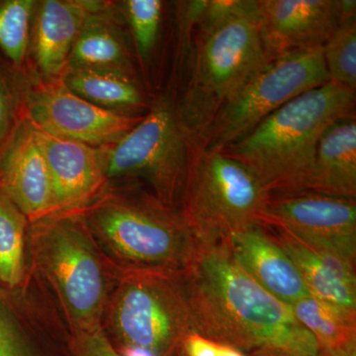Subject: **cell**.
I'll use <instances>...</instances> for the list:
<instances>
[{"instance_id": "obj_1", "label": "cell", "mask_w": 356, "mask_h": 356, "mask_svg": "<svg viewBox=\"0 0 356 356\" xmlns=\"http://www.w3.org/2000/svg\"><path fill=\"white\" fill-rule=\"evenodd\" d=\"M180 278L194 332L247 355L266 348L318 355L315 339L291 307L259 286L224 245L202 248Z\"/></svg>"}, {"instance_id": "obj_2", "label": "cell", "mask_w": 356, "mask_h": 356, "mask_svg": "<svg viewBox=\"0 0 356 356\" xmlns=\"http://www.w3.org/2000/svg\"><path fill=\"white\" fill-rule=\"evenodd\" d=\"M79 213L119 273L179 276L202 250L179 210L140 185L108 186Z\"/></svg>"}, {"instance_id": "obj_3", "label": "cell", "mask_w": 356, "mask_h": 356, "mask_svg": "<svg viewBox=\"0 0 356 356\" xmlns=\"http://www.w3.org/2000/svg\"><path fill=\"white\" fill-rule=\"evenodd\" d=\"M355 109V91L330 81L293 98L221 153L247 166L270 199L305 193L321 136Z\"/></svg>"}, {"instance_id": "obj_4", "label": "cell", "mask_w": 356, "mask_h": 356, "mask_svg": "<svg viewBox=\"0 0 356 356\" xmlns=\"http://www.w3.org/2000/svg\"><path fill=\"white\" fill-rule=\"evenodd\" d=\"M28 254L58 299L70 332L102 325L118 271L107 261L79 212L30 222Z\"/></svg>"}, {"instance_id": "obj_5", "label": "cell", "mask_w": 356, "mask_h": 356, "mask_svg": "<svg viewBox=\"0 0 356 356\" xmlns=\"http://www.w3.org/2000/svg\"><path fill=\"white\" fill-rule=\"evenodd\" d=\"M102 327L123 355H177L185 337L194 332L180 275L119 274Z\"/></svg>"}, {"instance_id": "obj_6", "label": "cell", "mask_w": 356, "mask_h": 356, "mask_svg": "<svg viewBox=\"0 0 356 356\" xmlns=\"http://www.w3.org/2000/svg\"><path fill=\"white\" fill-rule=\"evenodd\" d=\"M189 143L178 210L200 247L225 245L236 232L261 224L270 196L254 173L226 154L201 151Z\"/></svg>"}, {"instance_id": "obj_7", "label": "cell", "mask_w": 356, "mask_h": 356, "mask_svg": "<svg viewBox=\"0 0 356 356\" xmlns=\"http://www.w3.org/2000/svg\"><path fill=\"white\" fill-rule=\"evenodd\" d=\"M271 60L262 41L257 6L200 37L195 67L178 119L189 139Z\"/></svg>"}, {"instance_id": "obj_8", "label": "cell", "mask_w": 356, "mask_h": 356, "mask_svg": "<svg viewBox=\"0 0 356 356\" xmlns=\"http://www.w3.org/2000/svg\"><path fill=\"white\" fill-rule=\"evenodd\" d=\"M100 152L109 185L114 179L144 182L154 197L178 209L191 143L170 100L159 99L130 132Z\"/></svg>"}, {"instance_id": "obj_9", "label": "cell", "mask_w": 356, "mask_h": 356, "mask_svg": "<svg viewBox=\"0 0 356 356\" xmlns=\"http://www.w3.org/2000/svg\"><path fill=\"white\" fill-rule=\"evenodd\" d=\"M323 50L324 47L295 51L270 60L189 139L192 144L201 151L220 153L293 98L330 83Z\"/></svg>"}, {"instance_id": "obj_10", "label": "cell", "mask_w": 356, "mask_h": 356, "mask_svg": "<svg viewBox=\"0 0 356 356\" xmlns=\"http://www.w3.org/2000/svg\"><path fill=\"white\" fill-rule=\"evenodd\" d=\"M24 111L44 132L97 149L120 140L144 117L96 106L72 92L60 77L43 79L28 88Z\"/></svg>"}, {"instance_id": "obj_11", "label": "cell", "mask_w": 356, "mask_h": 356, "mask_svg": "<svg viewBox=\"0 0 356 356\" xmlns=\"http://www.w3.org/2000/svg\"><path fill=\"white\" fill-rule=\"evenodd\" d=\"M262 222L280 227L312 250L356 264V200L313 192L273 198Z\"/></svg>"}, {"instance_id": "obj_12", "label": "cell", "mask_w": 356, "mask_h": 356, "mask_svg": "<svg viewBox=\"0 0 356 356\" xmlns=\"http://www.w3.org/2000/svg\"><path fill=\"white\" fill-rule=\"evenodd\" d=\"M0 193L30 222L56 213L43 147L24 109L0 144Z\"/></svg>"}, {"instance_id": "obj_13", "label": "cell", "mask_w": 356, "mask_h": 356, "mask_svg": "<svg viewBox=\"0 0 356 356\" xmlns=\"http://www.w3.org/2000/svg\"><path fill=\"white\" fill-rule=\"evenodd\" d=\"M262 41L271 60L324 47L341 24V0H257Z\"/></svg>"}, {"instance_id": "obj_14", "label": "cell", "mask_w": 356, "mask_h": 356, "mask_svg": "<svg viewBox=\"0 0 356 356\" xmlns=\"http://www.w3.org/2000/svg\"><path fill=\"white\" fill-rule=\"evenodd\" d=\"M36 129L48 166L56 213L84 209L109 186L100 149Z\"/></svg>"}, {"instance_id": "obj_15", "label": "cell", "mask_w": 356, "mask_h": 356, "mask_svg": "<svg viewBox=\"0 0 356 356\" xmlns=\"http://www.w3.org/2000/svg\"><path fill=\"white\" fill-rule=\"evenodd\" d=\"M224 245L250 278L286 305L310 294L297 267L262 222L236 232Z\"/></svg>"}, {"instance_id": "obj_16", "label": "cell", "mask_w": 356, "mask_h": 356, "mask_svg": "<svg viewBox=\"0 0 356 356\" xmlns=\"http://www.w3.org/2000/svg\"><path fill=\"white\" fill-rule=\"evenodd\" d=\"M105 6L104 2L81 0H44L39 4L35 56L44 79L62 76L84 22Z\"/></svg>"}, {"instance_id": "obj_17", "label": "cell", "mask_w": 356, "mask_h": 356, "mask_svg": "<svg viewBox=\"0 0 356 356\" xmlns=\"http://www.w3.org/2000/svg\"><path fill=\"white\" fill-rule=\"evenodd\" d=\"M307 192L356 200L355 116L334 121L321 136Z\"/></svg>"}, {"instance_id": "obj_18", "label": "cell", "mask_w": 356, "mask_h": 356, "mask_svg": "<svg viewBox=\"0 0 356 356\" xmlns=\"http://www.w3.org/2000/svg\"><path fill=\"white\" fill-rule=\"evenodd\" d=\"M67 67L107 70L131 76L132 65L125 40L106 6L91 13L84 22L72 47Z\"/></svg>"}, {"instance_id": "obj_19", "label": "cell", "mask_w": 356, "mask_h": 356, "mask_svg": "<svg viewBox=\"0 0 356 356\" xmlns=\"http://www.w3.org/2000/svg\"><path fill=\"white\" fill-rule=\"evenodd\" d=\"M298 269L312 296L356 315V288L348 286L311 248L280 227L264 224Z\"/></svg>"}, {"instance_id": "obj_20", "label": "cell", "mask_w": 356, "mask_h": 356, "mask_svg": "<svg viewBox=\"0 0 356 356\" xmlns=\"http://www.w3.org/2000/svg\"><path fill=\"white\" fill-rule=\"evenodd\" d=\"M60 79L74 95L110 111L129 114L127 110L143 104L142 95L132 76L126 74L67 67Z\"/></svg>"}, {"instance_id": "obj_21", "label": "cell", "mask_w": 356, "mask_h": 356, "mask_svg": "<svg viewBox=\"0 0 356 356\" xmlns=\"http://www.w3.org/2000/svg\"><path fill=\"white\" fill-rule=\"evenodd\" d=\"M293 314L317 343L320 355H330L356 344V315L311 294L293 303Z\"/></svg>"}, {"instance_id": "obj_22", "label": "cell", "mask_w": 356, "mask_h": 356, "mask_svg": "<svg viewBox=\"0 0 356 356\" xmlns=\"http://www.w3.org/2000/svg\"><path fill=\"white\" fill-rule=\"evenodd\" d=\"M30 222L0 193V287L19 292L29 274L28 229Z\"/></svg>"}, {"instance_id": "obj_23", "label": "cell", "mask_w": 356, "mask_h": 356, "mask_svg": "<svg viewBox=\"0 0 356 356\" xmlns=\"http://www.w3.org/2000/svg\"><path fill=\"white\" fill-rule=\"evenodd\" d=\"M330 81L356 90L355 15L343 16L341 24L324 46Z\"/></svg>"}, {"instance_id": "obj_24", "label": "cell", "mask_w": 356, "mask_h": 356, "mask_svg": "<svg viewBox=\"0 0 356 356\" xmlns=\"http://www.w3.org/2000/svg\"><path fill=\"white\" fill-rule=\"evenodd\" d=\"M17 294L0 287V356H42L33 341Z\"/></svg>"}, {"instance_id": "obj_25", "label": "cell", "mask_w": 356, "mask_h": 356, "mask_svg": "<svg viewBox=\"0 0 356 356\" xmlns=\"http://www.w3.org/2000/svg\"><path fill=\"white\" fill-rule=\"evenodd\" d=\"M36 2L8 0L0 3V50L15 67L25 60L30 22Z\"/></svg>"}, {"instance_id": "obj_26", "label": "cell", "mask_w": 356, "mask_h": 356, "mask_svg": "<svg viewBox=\"0 0 356 356\" xmlns=\"http://www.w3.org/2000/svg\"><path fill=\"white\" fill-rule=\"evenodd\" d=\"M125 6L136 46L140 55L147 58L153 51L158 38L163 2L159 0H129Z\"/></svg>"}, {"instance_id": "obj_27", "label": "cell", "mask_w": 356, "mask_h": 356, "mask_svg": "<svg viewBox=\"0 0 356 356\" xmlns=\"http://www.w3.org/2000/svg\"><path fill=\"white\" fill-rule=\"evenodd\" d=\"M69 356H124L109 341L102 325L70 332Z\"/></svg>"}, {"instance_id": "obj_28", "label": "cell", "mask_w": 356, "mask_h": 356, "mask_svg": "<svg viewBox=\"0 0 356 356\" xmlns=\"http://www.w3.org/2000/svg\"><path fill=\"white\" fill-rule=\"evenodd\" d=\"M257 6V0H210L206 3L199 24L200 37L209 34L225 22L248 13Z\"/></svg>"}, {"instance_id": "obj_29", "label": "cell", "mask_w": 356, "mask_h": 356, "mask_svg": "<svg viewBox=\"0 0 356 356\" xmlns=\"http://www.w3.org/2000/svg\"><path fill=\"white\" fill-rule=\"evenodd\" d=\"M10 74L0 69V144L24 109L25 95L18 92Z\"/></svg>"}, {"instance_id": "obj_30", "label": "cell", "mask_w": 356, "mask_h": 356, "mask_svg": "<svg viewBox=\"0 0 356 356\" xmlns=\"http://www.w3.org/2000/svg\"><path fill=\"white\" fill-rule=\"evenodd\" d=\"M180 351L184 356H219L218 343L200 336L197 332H192L185 337Z\"/></svg>"}, {"instance_id": "obj_31", "label": "cell", "mask_w": 356, "mask_h": 356, "mask_svg": "<svg viewBox=\"0 0 356 356\" xmlns=\"http://www.w3.org/2000/svg\"><path fill=\"white\" fill-rule=\"evenodd\" d=\"M248 356H312L301 355V353H293V351L280 350V348H261L248 353ZM321 356L320 353L318 355Z\"/></svg>"}, {"instance_id": "obj_32", "label": "cell", "mask_w": 356, "mask_h": 356, "mask_svg": "<svg viewBox=\"0 0 356 356\" xmlns=\"http://www.w3.org/2000/svg\"><path fill=\"white\" fill-rule=\"evenodd\" d=\"M218 353H219V356H248L242 351L221 343H218Z\"/></svg>"}, {"instance_id": "obj_33", "label": "cell", "mask_w": 356, "mask_h": 356, "mask_svg": "<svg viewBox=\"0 0 356 356\" xmlns=\"http://www.w3.org/2000/svg\"><path fill=\"white\" fill-rule=\"evenodd\" d=\"M321 356H356V344L355 346H350L348 350L339 351V353H334V355H320Z\"/></svg>"}, {"instance_id": "obj_34", "label": "cell", "mask_w": 356, "mask_h": 356, "mask_svg": "<svg viewBox=\"0 0 356 356\" xmlns=\"http://www.w3.org/2000/svg\"><path fill=\"white\" fill-rule=\"evenodd\" d=\"M175 356H184V353H182L181 351H180V350H179V351H178V353H177V355Z\"/></svg>"}]
</instances>
